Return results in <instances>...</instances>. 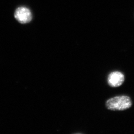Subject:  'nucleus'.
<instances>
[{
    "mask_svg": "<svg viewBox=\"0 0 134 134\" xmlns=\"http://www.w3.org/2000/svg\"><path fill=\"white\" fill-rule=\"evenodd\" d=\"M105 105L108 110L121 111L130 109L132 105V102L129 96L119 95L108 99Z\"/></svg>",
    "mask_w": 134,
    "mask_h": 134,
    "instance_id": "1",
    "label": "nucleus"
},
{
    "mask_svg": "<svg viewBox=\"0 0 134 134\" xmlns=\"http://www.w3.org/2000/svg\"><path fill=\"white\" fill-rule=\"evenodd\" d=\"M14 17L19 23L26 24L31 20L32 15L29 9L25 7H20L15 10Z\"/></svg>",
    "mask_w": 134,
    "mask_h": 134,
    "instance_id": "3",
    "label": "nucleus"
},
{
    "mask_svg": "<svg viewBox=\"0 0 134 134\" xmlns=\"http://www.w3.org/2000/svg\"><path fill=\"white\" fill-rule=\"evenodd\" d=\"M125 76L121 72L113 71L108 76V84L111 87L116 88L122 85L125 81Z\"/></svg>",
    "mask_w": 134,
    "mask_h": 134,
    "instance_id": "2",
    "label": "nucleus"
}]
</instances>
